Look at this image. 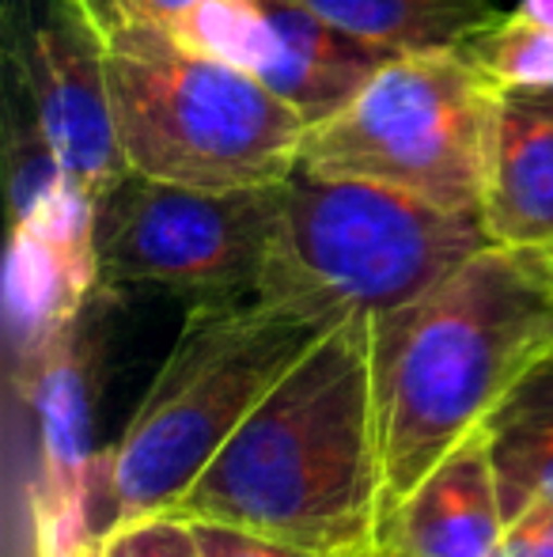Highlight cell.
Here are the masks:
<instances>
[{"label": "cell", "instance_id": "obj_7", "mask_svg": "<svg viewBox=\"0 0 553 557\" xmlns=\"http://www.w3.org/2000/svg\"><path fill=\"white\" fill-rule=\"evenodd\" d=\"M280 209V183L193 190L126 175L99 201L103 285H155L201 300L254 296Z\"/></svg>", "mask_w": 553, "mask_h": 557}, {"label": "cell", "instance_id": "obj_3", "mask_svg": "<svg viewBox=\"0 0 553 557\" xmlns=\"http://www.w3.org/2000/svg\"><path fill=\"white\" fill-rule=\"evenodd\" d=\"M481 247H489L481 213H451L384 183L296 168L280 183L254 296L323 326L372 323L414 304Z\"/></svg>", "mask_w": 553, "mask_h": 557}, {"label": "cell", "instance_id": "obj_9", "mask_svg": "<svg viewBox=\"0 0 553 557\" xmlns=\"http://www.w3.org/2000/svg\"><path fill=\"white\" fill-rule=\"evenodd\" d=\"M23 88L30 96V129L61 175L103 201L129 175L114 125L103 42L73 0L27 30Z\"/></svg>", "mask_w": 553, "mask_h": 557}, {"label": "cell", "instance_id": "obj_16", "mask_svg": "<svg viewBox=\"0 0 553 557\" xmlns=\"http://www.w3.org/2000/svg\"><path fill=\"white\" fill-rule=\"evenodd\" d=\"M478 69L497 88H553V30L531 23L527 15L501 12L493 27H486L466 46Z\"/></svg>", "mask_w": 553, "mask_h": 557}, {"label": "cell", "instance_id": "obj_12", "mask_svg": "<svg viewBox=\"0 0 553 557\" xmlns=\"http://www.w3.org/2000/svg\"><path fill=\"white\" fill-rule=\"evenodd\" d=\"M478 213L489 243L553 258V88L497 96Z\"/></svg>", "mask_w": 553, "mask_h": 557}, {"label": "cell", "instance_id": "obj_23", "mask_svg": "<svg viewBox=\"0 0 553 557\" xmlns=\"http://www.w3.org/2000/svg\"><path fill=\"white\" fill-rule=\"evenodd\" d=\"M341 557H361V546H356V550H349V554H341Z\"/></svg>", "mask_w": 553, "mask_h": 557}, {"label": "cell", "instance_id": "obj_17", "mask_svg": "<svg viewBox=\"0 0 553 557\" xmlns=\"http://www.w3.org/2000/svg\"><path fill=\"white\" fill-rule=\"evenodd\" d=\"M99 557H201L193 520L178 508L114 520L99 535Z\"/></svg>", "mask_w": 553, "mask_h": 557}, {"label": "cell", "instance_id": "obj_21", "mask_svg": "<svg viewBox=\"0 0 553 557\" xmlns=\"http://www.w3.org/2000/svg\"><path fill=\"white\" fill-rule=\"evenodd\" d=\"M30 557H99V535L58 539L30 531Z\"/></svg>", "mask_w": 553, "mask_h": 557}, {"label": "cell", "instance_id": "obj_6", "mask_svg": "<svg viewBox=\"0 0 553 557\" xmlns=\"http://www.w3.org/2000/svg\"><path fill=\"white\" fill-rule=\"evenodd\" d=\"M497 88L458 50L394 53L341 111L311 125L300 168L368 178L451 213H478Z\"/></svg>", "mask_w": 553, "mask_h": 557}, {"label": "cell", "instance_id": "obj_2", "mask_svg": "<svg viewBox=\"0 0 553 557\" xmlns=\"http://www.w3.org/2000/svg\"><path fill=\"white\" fill-rule=\"evenodd\" d=\"M368 345L387 505L553 349V258L489 243L414 304L372 319Z\"/></svg>", "mask_w": 553, "mask_h": 557}, {"label": "cell", "instance_id": "obj_19", "mask_svg": "<svg viewBox=\"0 0 553 557\" xmlns=\"http://www.w3.org/2000/svg\"><path fill=\"white\" fill-rule=\"evenodd\" d=\"M73 4L80 8L91 27L103 30L118 27V23H152V27H163V23L198 8L201 0H73Z\"/></svg>", "mask_w": 553, "mask_h": 557}, {"label": "cell", "instance_id": "obj_1", "mask_svg": "<svg viewBox=\"0 0 553 557\" xmlns=\"http://www.w3.org/2000/svg\"><path fill=\"white\" fill-rule=\"evenodd\" d=\"M384 508L368 319L326 331L247 413L178 512L323 554L368 543Z\"/></svg>", "mask_w": 553, "mask_h": 557}, {"label": "cell", "instance_id": "obj_8", "mask_svg": "<svg viewBox=\"0 0 553 557\" xmlns=\"http://www.w3.org/2000/svg\"><path fill=\"white\" fill-rule=\"evenodd\" d=\"M15 216L4 265V315L12 349L84 319L103 288L99 262V198L61 175L30 129V145L15 156Z\"/></svg>", "mask_w": 553, "mask_h": 557}, {"label": "cell", "instance_id": "obj_5", "mask_svg": "<svg viewBox=\"0 0 553 557\" xmlns=\"http://www.w3.org/2000/svg\"><path fill=\"white\" fill-rule=\"evenodd\" d=\"M96 35L129 175L193 190H254L300 168L307 122L254 73L186 50L152 23Z\"/></svg>", "mask_w": 553, "mask_h": 557}, {"label": "cell", "instance_id": "obj_10", "mask_svg": "<svg viewBox=\"0 0 553 557\" xmlns=\"http://www.w3.org/2000/svg\"><path fill=\"white\" fill-rule=\"evenodd\" d=\"M84 319L15 352V383L35 413V482L30 531L58 539L91 531V485L99 455L91 451V380Z\"/></svg>", "mask_w": 553, "mask_h": 557}, {"label": "cell", "instance_id": "obj_18", "mask_svg": "<svg viewBox=\"0 0 553 557\" xmlns=\"http://www.w3.org/2000/svg\"><path fill=\"white\" fill-rule=\"evenodd\" d=\"M193 531H198L201 557H341V554L311 550V546L288 543V539L266 535V531H254V528H239V523H224V520H193Z\"/></svg>", "mask_w": 553, "mask_h": 557}, {"label": "cell", "instance_id": "obj_15", "mask_svg": "<svg viewBox=\"0 0 553 557\" xmlns=\"http://www.w3.org/2000/svg\"><path fill=\"white\" fill-rule=\"evenodd\" d=\"M345 35L387 53L470 46L501 20L493 0H300Z\"/></svg>", "mask_w": 553, "mask_h": 557}, {"label": "cell", "instance_id": "obj_22", "mask_svg": "<svg viewBox=\"0 0 553 557\" xmlns=\"http://www.w3.org/2000/svg\"><path fill=\"white\" fill-rule=\"evenodd\" d=\"M516 12L527 15L531 23H539V27L553 30V0H519Z\"/></svg>", "mask_w": 553, "mask_h": 557}, {"label": "cell", "instance_id": "obj_14", "mask_svg": "<svg viewBox=\"0 0 553 557\" xmlns=\"http://www.w3.org/2000/svg\"><path fill=\"white\" fill-rule=\"evenodd\" d=\"M504 523L553 493V349L542 352L481 421Z\"/></svg>", "mask_w": 553, "mask_h": 557}, {"label": "cell", "instance_id": "obj_20", "mask_svg": "<svg viewBox=\"0 0 553 557\" xmlns=\"http://www.w3.org/2000/svg\"><path fill=\"white\" fill-rule=\"evenodd\" d=\"M497 557H553V500H535L504 523Z\"/></svg>", "mask_w": 553, "mask_h": 557}, {"label": "cell", "instance_id": "obj_13", "mask_svg": "<svg viewBox=\"0 0 553 557\" xmlns=\"http://www.w3.org/2000/svg\"><path fill=\"white\" fill-rule=\"evenodd\" d=\"M269 23V46L259 81L285 99L311 125L326 122L364 88L372 73L394 53L376 50L311 12L300 0H259Z\"/></svg>", "mask_w": 553, "mask_h": 557}, {"label": "cell", "instance_id": "obj_24", "mask_svg": "<svg viewBox=\"0 0 553 557\" xmlns=\"http://www.w3.org/2000/svg\"><path fill=\"white\" fill-rule=\"evenodd\" d=\"M542 500H553V493H550V497H542Z\"/></svg>", "mask_w": 553, "mask_h": 557}, {"label": "cell", "instance_id": "obj_4", "mask_svg": "<svg viewBox=\"0 0 553 557\" xmlns=\"http://www.w3.org/2000/svg\"><path fill=\"white\" fill-rule=\"evenodd\" d=\"M326 331L259 296L201 300L152 375L126 433L99 455L111 523L183 505L247 413Z\"/></svg>", "mask_w": 553, "mask_h": 557}, {"label": "cell", "instance_id": "obj_11", "mask_svg": "<svg viewBox=\"0 0 553 557\" xmlns=\"http://www.w3.org/2000/svg\"><path fill=\"white\" fill-rule=\"evenodd\" d=\"M501 493L481 429L448 451L399 500L379 508L361 557H497Z\"/></svg>", "mask_w": 553, "mask_h": 557}]
</instances>
